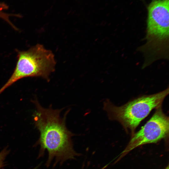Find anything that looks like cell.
Wrapping results in <instances>:
<instances>
[{
  "mask_svg": "<svg viewBox=\"0 0 169 169\" xmlns=\"http://www.w3.org/2000/svg\"><path fill=\"white\" fill-rule=\"evenodd\" d=\"M156 109L149 120L138 131L131 136V139L117 161L138 146L157 143L168 136L169 117L163 112L161 106Z\"/></svg>",
  "mask_w": 169,
  "mask_h": 169,
  "instance_id": "obj_5",
  "label": "cell"
},
{
  "mask_svg": "<svg viewBox=\"0 0 169 169\" xmlns=\"http://www.w3.org/2000/svg\"><path fill=\"white\" fill-rule=\"evenodd\" d=\"M169 0H152L147 7L146 44L155 48L169 44Z\"/></svg>",
  "mask_w": 169,
  "mask_h": 169,
  "instance_id": "obj_4",
  "label": "cell"
},
{
  "mask_svg": "<svg viewBox=\"0 0 169 169\" xmlns=\"http://www.w3.org/2000/svg\"><path fill=\"white\" fill-rule=\"evenodd\" d=\"M14 69L0 94L18 80L27 77H41L49 81L56 64L54 54L42 44H38L25 51H18Z\"/></svg>",
  "mask_w": 169,
  "mask_h": 169,
  "instance_id": "obj_3",
  "label": "cell"
},
{
  "mask_svg": "<svg viewBox=\"0 0 169 169\" xmlns=\"http://www.w3.org/2000/svg\"><path fill=\"white\" fill-rule=\"evenodd\" d=\"M165 169H169L168 166L166 167Z\"/></svg>",
  "mask_w": 169,
  "mask_h": 169,
  "instance_id": "obj_8",
  "label": "cell"
},
{
  "mask_svg": "<svg viewBox=\"0 0 169 169\" xmlns=\"http://www.w3.org/2000/svg\"><path fill=\"white\" fill-rule=\"evenodd\" d=\"M36 109L33 117L35 126L40 133L38 141L40 146L39 156L45 150L48 152L47 165L55 159L61 163L69 159H74L79 155L73 149L71 140L74 134L67 128L66 117L69 110L62 117V109H54L52 107L45 108L38 101H34Z\"/></svg>",
  "mask_w": 169,
  "mask_h": 169,
  "instance_id": "obj_1",
  "label": "cell"
},
{
  "mask_svg": "<svg viewBox=\"0 0 169 169\" xmlns=\"http://www.w3.org/2000/svg\"><path fill=\"white\" fill-rule=\"evenodd\" d=\"M169 94L168 88L156 94L144 95L121 106H117L110 101L104 102L103 108L109 119L119 122L127 132L132 136L140 122L155 108L161 106Z\"/></svg>",
  "mask_w": 169,
  "mask_h": 169,
  "instance_id": "obj_2",
  "label": "cell"
},
{
  "mask_svg": "<svg viewBox=\"0 0 169 169\" xmlns=\"http://www.w3.org/2000/svg\"><path fill=\"white\" fill-rule=\"evenodd\" d=\"M9 153L8 150L5 148L0 152V169L4 166L5 159Z\"/></svg>",
  "mask_w": 169,
  "mask_h": 169,
  "instance_id": "obj_7",
  "label": "cell"
},
{
  "mask_svg": "<svg viewBox=\"0 0 169 169\" xmlns=\"http://www.w3.org/2000/svg\"><path fill=\"white\" fill-rule=\"evenodd\" d=\"M8 8V6L6 4L0 3V18L5 21L8 20L9 15L4 12V11L7 9Z\"/></svg>",
  "mask_w": 169,
  "mask_h": 169,
  "instance_id": "obj_6",
  "label": "cell"
}]
</instances>
